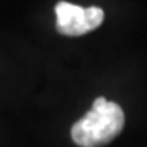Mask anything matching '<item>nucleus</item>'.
I'll use <instances>...</instances> for the list:
<instances>
[{"label":"nucleus","mask_w":147,"mask_h":147,"mask_svg":"<svg viewBox=\"0 0 147 147\" xmlns=\"http://www.w3.org/2000/svg\"><path fill=\"white\" fill-rule=\"evenodd\" d=\"M124 127V111L118 103L98 96L92 110L72 126L70 136L79 147H101L110 144Z\"/></svg>","instance_id":"f257e3e1"},{"label":"nucleus","mask_w":147,"mask_h":147,"mask_svg":"<svg viewBox=\"0 0 147 147\" xmlns=\"http://www.w3.org/2000/svg\"><path fill=\"white\" fill-rule=\"evenodd\" d=\"M56 28L64 36H82L93 31L105 20V11L98 7L84 8L69 2H59L56 5Z\"/></svg>","instance_id":"f03ea898"}]
</instances>
